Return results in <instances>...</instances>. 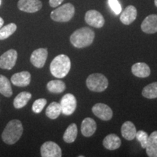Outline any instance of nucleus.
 I'll list each match as a JSON object with an SVG mask.
<instances>
[{
	"mask_svg": "<svg viewBox=\"0 0 157 157\" xmlns=\"http://www.w3.org/2000/svg\"><path fill=\"white\" fill-rule=\"evenodd\" d=\"M23 132V127L21 121L18 119H13L6 125L2 134V139L6 144L13 145L19 140Z\"/></svg>",
	"mask_w": 157,
	"mask_h": 157,
	"instance_id": "nucleus-1",
	"label": "nucleus"
},
{
	"mask_svg": "<svg viewBox=\"0 0 157 157\" xmlns=\"http://www.w3.org/2000/svg\"><path fill=\"white\" fill-rule=\"evenodd\" d=\"M95 32L87 27L78 29L71 35L70 42L76 48H84L93 44Z\"/></svg>",
	"mask_w": 157,
	"mask_h": 157,
	"instance_id": "nucleus-2",
	"label": "nucleus"
},
{
	"mask_svg": "<svg viewBox=\"0 0 157 157\" xmlns=\"http://www.w3.org/2000/svg\"><path fill=\"white\" fill-rule=\"evenodd\" d=\"M71 60L66 55H59L51 62L50 70L55 77L62 78L66 77L71 69Z\"/></svg>",
	"mask_w": 157,
	"mask_h": 157,
	"instance_id": "nucleus-3",
	"label": "nucleus"
},
{
	"mask_svg": "<svg viewBox=\"0 0 157 157\" xmlns=\"http://www.w3.org/2000/svg\"><path fill=\"white\" fill-rule=\"evenodd\" d=\"M74 6L71 3H66L52 11L50 17L56 22H68L74 17Z\"/></svg>",
	"mask_w": 157,
	"mask_h": 157,
	"instance_id": "nucleus-4",
	"label": "nucleus"
},
{
	"mask_svg": "<svg viewBox=\"0 0 157 157\" xmlns=\"http://www.w3.org/2000/svg\"><path fill=\"white\" fill-rule=\"evenodd\" d=\"M86 84L88 89L93 92L101 93L108 88L109 81L103 74L100 73L92 74L86 80Z\"/></svg>",
	"mask_w": 157,
	"mask_h": 157,
	"instance_id": "nucleus-5",
	"label": "nucleus"
},
{
	"mask_svg": "<svg viewBox=\"0 0 157 157\" xmlns=\"http://www.w3.org/2000/svg\"><path fill=\"white\" fill-rule=\"evenodd\" d=\"M61 113L66 116H70L73 113L76 109L77 102L73 94L67 93L63 96L60 102Z\"/></svg>",
	"mask_w": 157,
	"mask_h": 157,
	"instance_id": "nucleus-6",
	"label": "nucleus"
},
{
	"mask_svg": "<svg viewBox=\"0 0 157 157\" xmlns=\"http://www.w3.org/2000/svg\"><path fill=\"white\" fill-rule=\"evenodd\" d=\"M17 59V52L10 49L0 56V68L11 70L15 66Z\"/></svg>",
	"mask_w": 157,
	"mask_h": 157,
	"instance_id": "nucleus-7",
	"label": "nucleus"
},
{
	"mask_svg": "<svg viewBox=\"0 0 157 157\" xmlns=\"http://www.w3.org/2000/svg\"><path fill=\"white\" fill-rule=\"evenodd\" d=\"M42 157H61L62 151L57 143L52 141L44 143L40 148Z\"/></svg>",
	"mask_w": 157,
	"mask_h": 157,
	"instance_id": "nucleus-8",
	"label": "nucleus"
},
{
	"mask_svg": "<svg viewBox=\"0 0 157 157\" xmlns=\"http://www.w3.org/2000/svg\"><path fill=\"white\" fill-rule=\"evenodd\" d=\"M84 19L88 25L98 29L102 28L105 23V19L103 15L95 10L87 11L85 14Z\"/></svg>",
	"mask_w": 157,
	"mask_h": 157,
	"instance_id": "nucleus-9",
	"label": "nucleus"
},
{
	"mask_svg": "<svg viewBox=\"0 0 157 157\" xmlns=\"http://www.w3.org/2000/svg\"><path fill=\"white\" fill-rule=\"evenodd\" d=\"M17 7L21 11L34 13L42 9V3L40 0H19Z\"/></svg>",
	"mask_w": 157,
	"mask_h": 157,
	"instance_id": "nucleus-10",
	"label": "nucleus"
},
{
	"mask_svg": "<svg viewBox=\"0 0 157 157\" xmlns=\"http://www.w3.org/2000/svg\"><path fill=\"white\" fill-rule=\"evenodd\" d=\"M48 52L45 48H39L35 50L31 54L30 61L31 64L35 67L41 68L44 67L47 58H48Z\"/></svg>",
	"mask_w": 157,
	"mask_h": 157,
	"instance_id": "nucleus-11",
	"label": "nucleus"
},
{
	"mask_svg": "<svg viewBox=\"0 0 157 157\" xmlns=\"http://www.w3.org/2000/svg\"><path fill=\"white\" fill-rule=\"evenodd\" d=\"M96 117L103 121H109L113 117V111L109 105L104 103H97L92 109Z\"/></svg>",
	"mask_w": 157,
	"mask_h": 157,
	"instance_id": "nucleus-12",
	"label": "nucleus"
},
{
	"mask_svg": "<svg viewBox=\"0 0 157 157\" xmlns=\"http://www.w3.org/2000/svg\"><path fill=\"white\" fill-rule=\"evenodd\" d=\"M141 29L146 34H155L157 32V15L152 14L143 20Z\"/></svg>",
	"mask_w": 157,
	"mask_h": 157,
	"instance_id": "nucleus-13",
	"label": "nucleus"
},
{
	"mask_svg": "<svg viewBox=\"0 0 157 157\" xmlns=\"http://www.w3.org/2000/svg\"><path fill=\"white\" fill-rule=\"evenodd\" d=\"M12 84L17 87H26L31 83V74L29 71L18 72L11 77Z\"/></svg>",
	"mask_w": 157,
	"mask_h": 157,
	"instance_id": "nucleus-14",
	"label": "nucleus"
},
{
	"mask_svg": "<svg viewBox=\"0 0 157 157\" xmlns=\"http://www.w3.org/2000/svg\"><path fill=\"white\" fill-rule=\"evenodd\" d=\"M137 17V10L134 6L129 5L124 10L120 15L121 22L124 25H129L134 22Z\"/></svg>",
	"mask_w": 157,
	"mask_h": 157,
	"instance_id": "nucleus-15",
	"label": "nucleus"
},
{
	"mask_svg": "<svg viewBox=\"0 0 157 157\" xmlns=\"http://www.w3.org/2000/svg\"><path fill=\"white\" fill-rule=\"evenodd\" d=\"M97 129L95 121L92 118H85L82 122L81 132L84 137H91Z\"/></svg>",
	"mask_w": 157,
	"mask_h": 157,
	"instance_id": "nucleus-16",
	"label": "nucleus"
},
{
	"mask_svg": "<svg viewBox=\"0 0 157 157\" xmlns=\"http://www.w3.org/2000/svg\"><path fill=\"white\" fill-rule=\"evenodd\" d=\"M132 73L137 77L146 78L150 76L151 69L145 63H136L132 66Z\"/></svg>",
	"mask_w": 157,
	"mask_h": 157,
	"instance_id": "nucleus-17",
	"label": "nucleus"
},
{
	"mask_svg": "<svg viewBox=\"0 0 157 157\" xmlns=\"http://www.w3.org/2000/svg\"><path fill=\"white\" fill-rule=\"evenodd\" d=\"M121 135L127 140H132L135 137L137 130L136 127L132 121H125L121 126Z\"/></svg>",
	"mask_w": 157,
	"mask_h": 157,
	"instance_id": "nucleus-18",
	"label": "nucleus"
},
{
	"mask_svg": "<svg viewBox=\"0 0 157 157\" xmlns=\"http://www.w3.org/2000/svg\"><path fill=\"white\" fill-rule=\"evenodd\" d=\"M121 139L116 134L108 135L103 141V146L108 150L111 151L119 148L121 146Z\"/></svg>",
	"mask_w": 157,
	"mask_h": 157,
	"instance_id": "nucleus-19",
	"label": "nucleus"
},
{
	"mask_svg": "<svg viewBox=\"0 0 157 157\" xmlns=\"http://www.w3.org/2000/svg\"><path fill=\"white\" fill-rule=\"evenodd\" d=\"M146 149L148 156L157 157V131L153 132L148 136Z\"/></svg>",
	"mask_w": 157,
	"mask_h": 157,
	"instance_id": "nucleus-20",
	"label": "nucleus"
},
{
	"mask_svg": "<svg viewBox=\"0 0 157 157\" xmlns=\"http://www.w3.org/2000/svg\"><path fill=\"white\" fill-rule=\"evenodd\" d=\"M31 96V94L29 92H21L15 98L13 101V105L17 109H22L30 101Z\"/></svg>",
	"mask_w": 157,
	"mask_h": 157,
	"instance_id": "nucleus-21",
	"label": "nucleus"
},
{
	"mask_svg": "<svg viewBox=\"0 0 157 157\" xmlns=\"http://www.w3.org/2000/svg\"><path fill=\"white\" fill-rule=\"evenodd\" d=\"M0 93L7 98L13 95L11 83L6 76L0 74Z\"/></svg>",
	"mask_w": 157,
	"mask_h": 157,
	"instance_id": "nucleus-22",
	"label": "nucleus"
},
{
	"mask_svg": "<svg viewBox=\"0 0 157 157\" xmlns=\"http://www.w3.org/2000/svg\"><path fill=\"white\" fill-rule=\"evenodd\" d=\"M78 135V129L77 126L76 124L72 123L71 124L67 127V129L65 131L63 134V140L67 143H74L76 140V137Z\"/></svg>",
	"mask_w": 157,
	"mask_h": 157,
	"instance_id": "nucleus-23",
	"label": "nucleus"
},
{
	"mask_svg": "<svg viewBox=\"0 0 157 157\" xmlns=\"http://www.w3.org/2000/svg\"><path fill=\"white\" fill-rule=\"evenodd\" d=\"M47 88L50 93L55 94L61 93L66 90V84L61 80H52L47 84Z\"/></svg>",
	"mask_w": 157,
	"mask_h": 157,
	"instance_id": "nucleus-24",
	"label": "nucleus"
},
{
	"mask_svg": "<svg viewBox=\"0 0 157 157\" xmlns=\"http://www.w3.org/2000/svg\"><path fill=\"white\" fill-rule=\"evenodd\" d=\"M61 113V108L60 103L52 102L46 109V116L50 119H56Z\"/></svg>",
	"mask_w": 157,
	"mask_h": 157,
	"instance_id": "nucleus-25",
	"label": "nucleus"
},
{
	"mask_svg": "<svg viewBox=\"0 0 157 157\" xmlns=\"http://www.w3.org/2000/svg\"><path fill=\"white\" fill-rule=\"evenodd\" d=\"M142 95L148 99L157 98V82H153L146 86L143 89Z\"/></svg>",
	"mask_w": 157,
	"mask_h": 157,
	"instance_id": "nucleus-26",
	"label": "nucleus"
},
{
	"mask_svg": "<svg viewBox=\"0 0 157 157\" xmlns=\"http://www.w3.org/2000/svg\"><path fill=\"white\" fill-rule=\"evenodd\" d=\"M17 29V25L15 23H11L2 26L0 29V40L7 39L15 32Z\"/></svg>",
	"mask_w": 157,
	"mask_h": 157,
	"instance_id": "nucleus-27",
	"label": "nucleus"
},
{
	"mask_svg": "<svg viewBox=\"0 0 157 157\" xmlns=\"http://www.w3.org/2000/svg\"><path fill=\"white\" fill-rule=\"evenodd\" d=\"M47 104V100L44 98H39L36 100L32 105V111L35 113H39L42 111Z\"/></svg>",
	"mask_w": 157,
	"mask_h": 157,
	"instance_id": "nucleus-28",
	"label": "nucleus"
},
{
	"mask_svg": "<svg viewBox=\"0 0 157 157\" xmlns=\"http://www.w3.org/2000/svg\"><path fill=\"white\" fill-rule=\"evenodd\" d=\"M135 137H136L137 140L140 142L142 148H146L148 139V135L147 134V132H146L143 130L137 131L136 132V135H135Z\"/></svg>",
	"mask_w": 157,
	"mask_h": 157,
	"instance_id": "nucleus-29",
	"label": "nucleus"
},
{
	"mask_svg": "<svg viewBox=\"0 0 157 157\" xmlns=\"http://www.w3.org/2000/svg\"><path fill=\"white\" fill-rule=\"evenodd\" d=\"M109 7L116 15H119L121 13V7L118 0H108Z\"/></svg>",
	"mask_w": 157,
	"mask_h": 157,
	"instance_id": "nucleus-30",
	"label": "nucleus"
},
{
	"mask_svg": "<svg viewBox=\"0 0 157 157\" xmlns=\"http://www.w3.org/2000/svg\"><path fill=\"white\" fill-rule=\"evenodd\" d=\"M64 0H49V4H50V7H57Z\"/></svg>",
	"mask_w": 157,
	"mask_h": 157,
	"instance_id": "nucleus-31",
	"label": "nucleus"
},
{
	"mask_svg": "<svg viewBox=\"0 0 157 157\" xmlns=\"http://www.w3.org/2000/svg\"><path fill=\"white\" fill-rule=\"evenodd\" d=\"M4 25V20L2 19V17H0V29Z\"/></svg>",
	"mask_w": 157,
	"mask_h": 157,
	"instance_id": "nucleus-32",
	"label": "nucleus"
},
{
	"mask_svg": "<svg viewBox=\"0 0 157 157\" xmlns=\"http://www.w3.org/2000/svg\"><path fill=\"white\" fill-rule=\"evenodd\" d=\"M154 4L156 5V7H157V0H154Z\"/></svg>",
	"mask_w": 157,
	"mask_h": 157,
	"instance_id": "nucleus-33",
	"label": "nucleus"
},
{
	"mask_svg": "<svg viewBox=\"0 0 157 157\" xmlns=\"http://www.w3.org/2000/svg\"><path fill=\"white\" fill-rule=\"evenodd\" d=\"M0 5H1V0H0Z\"/></svg>",
	"mask_w": 157,
	"mask_h": 157,
	"instance_id": "nucleus-34",
	"label": "nucleus"
}]
</instances>
